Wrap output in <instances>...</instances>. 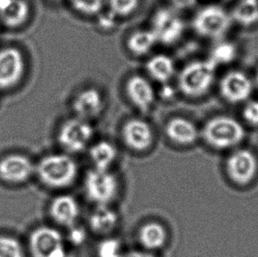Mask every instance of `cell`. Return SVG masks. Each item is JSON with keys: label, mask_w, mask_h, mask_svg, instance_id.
Here are the masks:
<instances>
[{"label": "cell", "mask_w": 258, "mask_h": 257, "mask_svg": "<svg viewBox=\"0 0 258 257\" xmlns=\"http://www.w3.org/2000/svg\"><path fill=\"white\" fill-rule=\"evenodd\" d=\"M123 257H157L154 252L145 250L126 251Z\"/></svg>", "instance_id": "35"}, {"label": "cell", "mask_w": 258, "mask_h": 257, "mask_svg": "<svg viewBox=\"0 0 258 257\" xmlns=\"http://www.w3.org/2000/svg\"><path fill=\"white\" fill-rule=\"evenodd\" d=\"M84 191L94 205H111L118 196L119 181L111 171L93 168L85 176Z\"/></svg>", "instance_id": "8"}, {"label": "cell", "mask_w": 258, "mask_h": 257, "mask_svg": "<svg viewBox=\"0 0 258 257\" xmlns=\"http://www.w3.org/2000/svg\"><path fill=\"white\" fill-rule=\"evenodd\" d=\"M96 21V26L101 31L105 33L114 31L118 26L119 20L113 14L108 12L106 8L101 12V14L94 18Z\"/></svg>", "instance_id": "30"}, {"label": "cell", "mask_w": 258, "mask_h": 257, "mask_svg": "<svg viewBox=\"0 0 258 257\" xmlns=\"http://www.w3.org/2000/svg\"><path fill=\"white\" fill-rule=\"evenodd\" d=\"M233 20L230 13L217 4H209L196 11L192 16L193 31L200 38L217 41L229 31Z\"/></svg>", "instance_id": "4"}, {"label": "cell", "mask_w": 258, "mask_h": 257, "mask_svg": "<svg viewBox=\"0 0 258 257\" xmlns=\"http://www.w3.org/2000/svg\"><path fill=\"white\" fill-rule=\"evenodd\" d=\"M26 73V59L15 46L0 49V90L13 89L21 83Z\"/></svg>", "instance_id": "10"}, {"label": "cell", "mask_w": 258, "mask_h": 257, "mask_svg": "<svg viewBox=\"0 0 258 257\" xmlns=\"http://www.w3.org/2000/svg\"><path fill=\"white\" fill-rule=\"evenodd\" d=\"M125 252L121 241L114 237H103L96 247L97 257H123Z\"/></svg>", "instance_id": "28"}, {"label": "cell", "mask_w": 258, "mask_h": 257, "mask_svg": "<svg viewBox=\"0 0 258 257\" xmlns=\"http://www.w3.org/2000/svg\"><path fill=\"white\" fill-rule=\"evenodd\" d=\"M216 70L217 66L208 57L184 63L175 77L178 94L192 101L206 97L216 81Z\"/></svg>", "instance_id": "1"}, {"label": "cell", "mask_w": 258, "mask_h": 257, "mask_svg": "<svg viewBox=\"0 0 258 257\" xmlns=\"http://www.w3.org/2000/svg\"><path fill=\"white\" fill-rule=\"evenodd\" d=\"M31 15L28 0H0V23L11 28H20Z\"/></svg>", "instance_id": "20"}, {"label": "cell", "mask_w": 258, "mask_h": 257, "mask_svg": "<svg viewBox=\"0 0 258 257\" xmlns=\"http://www.w3.org/2000/svg\"><path fill=\"white\" fill-rule=\"evenodd\" d=\"M178 94L176 87H173L171 83L161 85V88L158 91V99L161 98L165 101H173Z\"/></svg>", "instance_id": "34"}, {"label": "cell", "mask_w": 258, "mask_h": 257, "mask_svg": "<svg viewBox=\"0 0 258 257\" xmlns=\"http://www.w3.org/2000/svg\"><path fill=\"white\" fill-rule=\"evenodd\" d=\"M142 0H106V9L119 21L128 19L140 9Z\"/></svg>", "instance_id": "25"}, {"label": "cell", "mask_w": 258, "mask_h": 257, "mask_svg": "<svg viewBox=\"0 0 258 257\" xmlns=\"http://www.w3.org/2000/svg\"><path fill=\"white\" fill-rule=\"evenodd\" d=\"M233 21L241 26H251L258 22V0H240L230 13Z\"/></svg>", "instance_id": "24"}, {"label": "cell", "mask_w": 258, "mask_h": 257, "mask_svg": "<svg viewBox=\"0 0 258 257\" xmlns=\"http://www.w3.org/2000/svg\"><path fill=\"white\" fill-rule=\"evenodd\" d=\"M245 122L251 126H258V101H249L242 110Z\"/></svg>", "instance_id": "31"}, {"label": "cell", "mask_w": 258, "mask_h": 257, "mask_svg": "<svg viewBox=\"0 0 258 257\" xmlns=\"http://www.w3.org/2000/svg\"><path fill=\"white\" fill-rule=\"evenodd\" d=\"M79 174L76 160L67 153L47 154L35 164V175L47 188L63 189L74 183Z\"/></svg>", "instance_id": "2"}, {"label": "cell", "mask_w": 258, "mask_h": 257, "mask_svg": "<svg viewBox=\"0 0 258 257\" xmlns=\"http://www.w3.org/2000/svg\"><path fill=\"white\" fill-rule=\"evenodd\" d=\"M35 174V164L21 153H11L0 159V180L8 184H23Z\"/></svg>", "instance_id": "13"}, {"label": "cell", "mask_w": 258, "mask_h": 257, "mask_svg": "<svg viewBox=\"0 0 258 257\" xmlns=\"http://www.w3.org/2000/svg\"><path fill=\"white\" fill-rule=\"evenodd\" d=\"M106 97L98 87L90 86L76 92L71 101L73 115L93 122L106 109Z\"/></svg>", "instance_id": "11"}, {"label": "cell", "mask_w": 258, "mask_h": 257, "mask_svg": "<svg viewBox=\"0 0 258 257\" xmlns=\"http://www.w3.org/2000/svg\"><path fill=\"white\" fill-rule=\"evenodd\" d=\"M226 170L235 183L248 184L257 174L258 160L255 153L248 149L234 150L227 158Z\"/></svg>", "instance_id": "14"}, {"label": "cell", "mask_w": 258, "mask_h": 257, "mask_svg": "<svg viewBox=\"0 0 258 257\" xmlns=\"http://www.w3.org/2000/svg\"><path fill=\"white\" fill-rule=\"evenodd\" d=\"M164 132L167 138L179 146H193L201 139L199 126L191 119L182 115H174L168 119Z\"/></svg>", "instance_id": "16"}, {"label": "cell", "mask_w": 258, "mask_h": 257, "mask_svg": "<svg viewBox=\"0 0 258 257\" xmlns=\"http://www.w3.org/2000/svg\"><path fill=\"white\" fill-rule=\"evenodd\" d=\"M119 224V216L111 205H95L88 218V226L94 233L109 236Z\"/></svg>", "instance_id": "21"}, {"label": "cell", "mask_w": 258, "mask_h": 257, "mask_svg": "<svg viewBox=\"0 0 258 257\" xmlns=\"http://www.w3.org/2000/svg\"><path fill=\"white\" fill-rule=\"evenodd\" d=\"M157 45V39L149 27L134 29L125 39L127 52L138 58H147L153 54Z\"/></svg>", "instance_id": "19"}, {"label": "cell", "mask_w": 258, "mask_h": 257, "mask_svg": "<svg viewBox=\"0 0 258 257\" xmlns=\"http://www.w3.org/2000/svg\"><path fill=\"white\" fill-rule=\"evenodd\" d=\"M220 96L231 104H239L248 101L253 92V82L240 71L225 73L219 82Z\"/></svg>", "instance_id": "15"}, {"label": "cell", "mask_w": 258, "mask_h": 257, "mask_svg": "<svg viewBox=\"0 0 258 257\" xmlns=\"http://www.w3.org/2000/svg\"><path fill=\"white\" fill-rule=\"evenodd\" d=\"M168 5L172 9L180 14L193 10L199 4V0H167Z\"/></svg>", "instance_id": "33"}, {"label": "cell", "mask_w": 258, "mask_h": 257, "mask_svg": "<svg viewBox=\"0 0 258 257\" xmlns=\"http://www.w3.org/2000/svg\"><path fill=\"white\" fill-rule=\"evenodd\" d=\"M49 1H50L51 3L57 4V5L68 3V0H49Z\"/></svg>", "instance_id": "36"}, {"label": "cell", "mask_w": 258, "mask_h": 257, "mask_svg": "<svg viewBox=\"0 0 258 257\" xmlns=\"http://www.w3.org/2000/svg\"><path fill=\"white\" fill-rule=\"evenodd\" d=\"M0 257H26V253L15 237L0 234Z\"/></svg>", "instance_id": "29"}, {"label": "cell", "mask_w": 258, "mask_h": 257, "mask_svg": "<svg viewBox=\"0 0 258 257\" xmlns=\"http://www.w3.org/2000/svg\"><path fill=\"white\" fill-rule=\"evenodd\" d=\"M149 28L154 32L158 44L170 47L183 38L187 23L181 14L164 6L157 8L152 14Z\"/></svg>", "instance_id": "5"}, {"label": "cell", "mask_w": 258, "mask_h": 257, "mask_svg": "<svg viewBox=\"0 0 258 257\" xmlns=\"http://www.w3.org/2000/svg\"><path fill=\"white\" fill-rule=\"evenodd\" d=\"M201 139L206 145L216 150H228L241 144L245 130L236 119L219 115L208 119L200 128Z\"/></svg>", "instance_id": "3"}, {"label": "cell", "mask_w": 258, "mask_h": 257, "mask_svg": "<svg viewBox=\"0 0 258 257\" xmlns=\"http://www.w3.org/2000/svg\"><path fill=\"white\" fill-rule=\"evenodd\" d=\"M235 54L236 49L233 44L229 42H220L212 49L208 58L218 67L220 65L232 62Z\"/></svg>", "instance_id": "27"}, {"label": "cell", "mask_w": 258, "mask_h": 257, "mask_svg": "<svg viewBox=\"0 0 258 257\" xmlns=\"http://www.w3.org/2000/svg\"><path fill=\"white\" fill-rule=\"evenodd\" d=\"M168 239L164 225L157 221H149L140 226L138 240L145 250L156 252L165 247Z\"/></svg>", "instance_id": "22"}, {"label": "cell", "mask_w": 258, "mask_h": 257, "mask_svg": "<svg viewBox=\"0 0 258 257\" xmlns=\"http://www.w3.org/2000/svg\"><path fill=\"white\" fill-rule=\"evenodd\" d=\"M28 249L31 257H70L66 237L52 226L33 230L28 237Z\"/></svg>", "instance_id": "7"}, {"label": "cell", "mask_w": 258, "mask_h": 257, "mask_svg": "<svg viewBox=\"0 0 258 257\" xmlns=\"http://www.w3.org/2000/svg\"><path fill=\"white\" fill-rule=\"evenodd\" d=\"M74 13L82 17L94 18L101 14L106 7V0H68Z\"/></svg>", "instance_id": "26"}, {"label": "cell", "mask_w": 258, "mask_h": 257, "mask_svg": "<svg viewBox=\"0 0 258 257\" xmlns=\"http://www.w3.org/2000/svg\"><path fill=\"white\" fill-rule=\"evenodd\" d=\"M123 144L133 151L142 153L150 149L154 142L153 125L143 116L126 119L121 128Z\"/></svg>", "instance_id": "12"}, {"label": "cell", "mask_w": 258, "mask_h": 257, "mask_svg": "<svg viewBox=\"0 0 258 257\" xmlns=\"http://www.w3.org/2000/svg\"><path fill=\"white\" fill-rule=\"evenodd\" d=\"M94 134L93 122L73 115L60 124L56 139L63 152L72 155L88 149Z\"/></svg>", "instance_id": "6"}, {"label": "cell", "mask_w": 258, "mask_h": 257, "mask_svg": "<svg viewBox=\"0 0 258 257\" xmlns=\"http://www.w3.org/2000/svg\"><path fill=\"white\" fill-rule=\"evenodd\" d=\"M81 212L80 203L70 194L58 195L49 204L50 218L57 225L67 228L77 225Z\"/></svg>", "instance_id": "17"}, {"label": "cell", "mask_w": 258, "mask_h": 257, "mask_svg": "<svg viewBox=\"0 0 258 257\" xmlns=\"http://www.w3.org/2000/svg\"><path fill=\"white\" fill-rule=\"evenodd\" d=\"M68 235H67V241L68 245H73V246H81L82 244L84 243L85 240H87V232L86 230L83 228H81L77 226V225L72 226Z\"/></svg>", "instance_id": "32"}, {"label": "cell", "mask_w": 258, "mask_h": 257, "mask_svg": "<svg viewBox=\"0 0 258 257\" xmlns=\"http://www.w3.org/2000/svg\"><path fill=\"white\" fill-rule=\"evenodd\" d=\"M88 154L93 164V168L110 170V167L118 156V150L110 141L100 140L89 146Z\"/></svg>", "instance_id": "23"}, {"label": "cell", "mask_w": 258, "mask_h": 257, "mask_svg": "<svg viewBox=\"0 0 258 257\" xmlns=\"http://www.w3.org/2000/svg\"><path fill=\"white\" fill-rule=\"evenodd\" d=\"M255 84H256V86L258 87V70L256 71V73H255Z\"/></svg>", "instance_id": "37"}, {"label": "cell", "mask_w": 258, "mask_h": 257, "mask_svg": "<svg viewBox=\"0 0 258 257\" xmlns=\"http://www.w3.org/2000/svg\"><path fill=\"white\" fill-rule=\"evenodd\" d=\"M145 72L154 83L165 85L175 79L177 68L174 58L166 53H155L146 58Z\"/></svg>", "instance_id": "18"}, {"label": "cell", "mask_w": 258, "mask_h": 257, "mask_svg": "<svg viewBox=\"0 0 258 257\" xmlns=\"http://www.w3.org/2000/svg\"><path fill=\"white\" fill-rule=\"evenodd\" d=\"M123 92L130 104L142 115L149 113L158 100L154 83L146 74L133 73L127 77Z\"/></svg>", "instance_id": "9"}]
</instances>
